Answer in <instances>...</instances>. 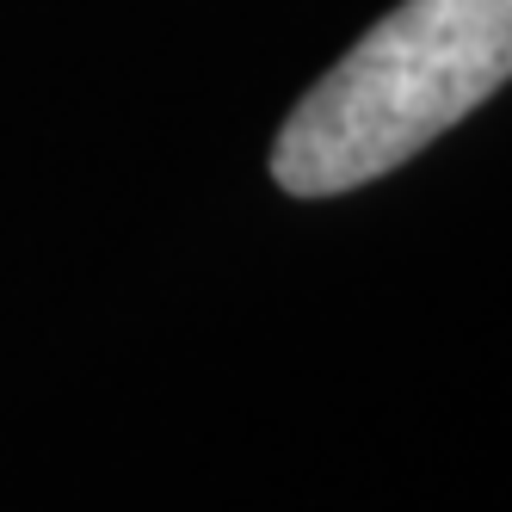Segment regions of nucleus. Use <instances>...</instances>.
<instances>
[{
    "label": "nucleus",
    "instance_id": "nucleus-1",
    "mask_svg": "<svg viewBox=\"0 0 512 512\" xmlns=\"http://www.w3.org/2000/svg\"><path fill=\"white\" fill-rule=\"evenodd\" d=\"M512 81V0H401L303 93L272 149L290 198L371 186Z\"/></svg>",
    "mask_w": 512,
    "mask_h": 512
}]
</instances>
